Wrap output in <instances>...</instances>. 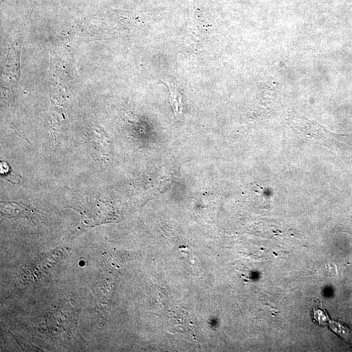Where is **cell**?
Wrapping results in <instances>:
<instances>
[{"instance_id":"cell-1","label":"cell","mask_w":352,"mask_h":352,"mask_svg":"<svg viewBox=\"0 0 352 352\" xmlns=\"http://www.w3.org/2000/svg\"><path fill=\"white\" fill-rule=\"evenodd\" d=\"M1 210L4 216L9 219L39 220L41 218L40 211L23 202H2Z\"/></svg>"},{"instance_id":"cell-3","label":"cell","mask_w":352,"mask_h":352,"mask_svg":"<svg viewBox=\"0 0 352 352\" xmlns=\"http://www.w3.org/2000/svg\"><path fill=\"white\" fill-rule=\"evenodd\" d=\"M1 174L2 177L5 178L9 182L12 183L13 185L19 184L21 180V176L15 173L12 170L8 163L6 162L1 161Z\"/></svg>"},{"instance_id":"cell-2","label":"cell","mask_w":352,"mask_h":352,"mask_svg":"<svg viewBox=\"0 0 352 352\" xmlns=\"http://www.w3.org/2000/svg\"><path fill=\"white\" fill-rule=\"evenodd\" d=\"M164 85L168 87L169 95H170V103L172 108L173 112H174L175 116L177 118H181L182 114V96L180 93L179 90H178L175 85L172 83L165 82V80H161Z\"/></svg>"}]
</instances>
